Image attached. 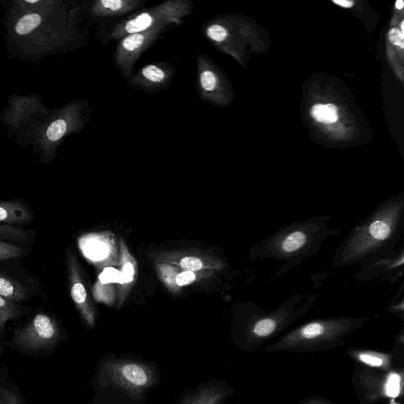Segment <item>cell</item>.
<instances>
[{"label":"cell","mask_w":404,"mask_h":404,"mask_svg":"<svg viewBox=\"0 0 404 404\" xmlns=\"http://www.w3.org/2000/svg\"><path fill=\"white\" fill-rule=\"evenodd\" d=\"M404 23L403 22L401 24V32L404 35Z\"/></svg>","instance_id":"obj_36"},{"label":"cell","mask_w":404,"mask_h":404,"mask_svg":"<svg viewBox=\"0 0 404 404\" xmlns=\"http://www.w3.org/2000/svg\"><path fill=\"white\" fill-rule=\"evenodd\" d=\"M41 23L38 14H30L21 19L16 25V32L19 35H26L32 32Z\"/></svg>","instance_id":"obj_21"},{"label":"cell","mask_w":404,"mask_h":404,"mask_svg":"<svg viewBox=\"0 0 404 404\" xmlns=\"http://www.w3.org/2000/svg\"><path fill=\"white\" fill-rule=\"evenodd\" d=\"M144 3L141 0H98L94 2L92 12L97 17H119L133 12Z\"/></svg>","instance_id":"obj_15"},{"label":"cell","mask_w":404,"mask_h":404,"mask_svg":"<svg viewBox=\"0 0 404 404\" xmlns=\"http://www.w3.org/2000/svg\"><path fill=\"white\" fill-rule=\"evenodd\" d=\"M403 38L404 35L396 28H393L390 30V34H388V39L392 42V43L396 46H400L402 49H403Z\"/></svg>","instance_id":"obj_30"},{"label":"cell","mask_w":404,"mask_h":404,"mask_svg":"<svg viewBox=\"0 0 404 404\" xmlns=\"http://www.w3.org/2000/svg\"><path fill=\"white\" fill-rule=\"evenodd\" d=\"M404 275V245L396 248L391 254L380 259L359 265V270L354 274L355 280L359 282L380 281L395 285Z\"/></svg>","instance_id":"obj_9"},{"label":"cell","mask_w":404,"mask_h":404,"mask_svg":"<svg viewBox=\"0 0 404 404\" xmlns=\"http://www.w3.org/2000/svg\"><path fill=\"white\" fill-rule=\"evenodd\" d=\"M67 130V123L64 119H58L52 123L47 130V137L51 141H56L64 137Z\"/></svg>","instance_id":"obj_24"},{"label":"cell","mask_w":404,"mask_h":404,"mask_svg":"<svg viewBox=\"0 0 404 404\" xmlns=\"http://www.w3.org/2000/svg\"><path fill=\"white\" fill-rule=\"evenodd\" d=\"M404 233V193L384 199L335 250V269L363 265L392 253Z\"/></svg>","instance_id":"obj_1"},{"label":"cell","mask_w":404,"mask_h":404,"mask_svg":"<svg viewBox=\"0 0 404 404\" xmlns=\"http://www.w3.org/2000/svg\"><path fill=\"white\" fill-rule=\"evenodd\" d=\"M26 2H27L28 3H38V0H35V1H29V0H26Z\"/></svg>","instance_id":"obj_37"},{"label":"cell","mask_w":404,"mask_h":404,"mask_svg":"<svg viewBox=\"0 0 404 404\" xmlns=\"http://www.w3.org/2000/svg\"><path fill=\"white\" fill-rule=\"evenodd\" d=\"M122 275L125 283L132 282L134 278V267L131 263H127L123 267Z\"/></svg>","instance_id":"obj_31"},{"label":"cell","mask_w":404,"mask_h":404,"mask_svg":"<svg viewBox=\"0 0 404 404\" xmlns=\"http://www.w3.org/2000/svg\"><path fill=\"white\" fill-rule=\"evenodd\" d=\"M298 404H334L324 397H311L305 399Z\"/></svg>","instance_id":"obj_32"},{"label":"cell","mask_w":404,"mask_h":404,"mask_svg":"<svg viewBox=\"0 0 404 404\" xmlns=\"http://www.w3.org/2000/svg\"><path fill=\"white\" fill-rule=\"evenodd\" d=\"M0 240L12 241L19 243H30L32 240L30 233L26 230L10 225L0 224Z\"/></svg>","instance_id":"obj_19"},{"label":"cell","mask_w":404,"mask_h":404,"mask_svg":"<svg viewBox=\"0 0 404 404\" xmlns=\"http://www.w3.org/2000/svg\"><path fill=\"white\" fill-rule=\"evenodd\" d=\"M34 220L33 211L23 202L0 201V224L25 226Z\"/></svg>","instance_id":"obj_13"},{"label":"cell","mask_w":404,"mask_h":404,"mask_svg":"<svg viewBox=\"0 0 404 404\" xmlns=\"http://www.w3.org/2000/svg\"><path fill=\"white\" fill-rule=\"evenodd\" d=\"M333 3L344 8H350L354 4L353 1H347V0H333Z\"/></svg>","instance_id":"obj_33"},{"label":"cell","mask_w":404,"mask_h":404,"mask_svg":"<svg viewBox=\"0 0 404 404\" xmlns=\"http://www.w3.org/2000/svg\"><path fill=\"white\" fill-rule=\"evenodd\" d=\"M169 26H162L137 34L124 36L115 52V62L125 80L133 76L134 66L144 52L150 48L160 36L171 29Z\"/></svg>","instance_id":"obj_8"},{"label":"cell","mask_w":404,"mask_h":404,"mask_svg":"<svg viewBox=\"0 0 404 404\" xmlns=\"http://www.w3.org/2000/svg\"><path fill=\"white\" fill-rule=\"evenodd\" d=\"M62 340L61 329L54 317L39 313L14 333L7 346L23 355L40 357L54 353Z\"/></svg>","instance_id":"obj_6"},{"label":"cell","mask_w":404,"mask_h":404,"mask_svg":"<svg viewBox=\"0 0 404 404\" xmlns=\"http://www.w3.org/2000/svg\"><path fill=\"white\" fill-rule=\"evenodd\" d=\"M71 295L73 300L78 306L83 305L86 301L87 293L86 288L80 281L73 280Z\"/></svg>","instance_id":"obj_25"},{"label":"cell","mask_w":404,"mask_h":404,"mask_svg":"<svg viewBox=\"0 0 404 404\" xmlns=\"http://www.w3.org/2000/svg\"><path fill=\"white\" fill-rule=\"evenodd\" d=\"M175 75V68L169 62H152L141 68L128 82L135 89L155 93L169 86Z\"/></svg>","instance_id":"obj_11"},{"label":"cell","mask_w":404,"mask_h":404,"mask_svg":"<svg viewBox=\"0 0 404 404\" xmlns=\"http://www.w3.org/2000/svg\"><path fill=\"white\" fill-rule=\"evenodd\" d=\"M386 311L393 314L400 318L402 322L404 319V282L401 283V285L395 296L392 298L390 306L386 309Z\"/></svg>","instance_id":"obj_22"},{"label":"cell","mask_w":404,"mask_h":404,"mask_svg":"<svg viewBox=\"0 0 404 404\" xmlns=\"http://www.w3.org/2000/svg\"><path fill=\"white\" fill-rule=\"evenodd\" d=\"M99 377L108 384L134 396L148 390L156 380L151 367L130 360L106 361L102 366Z\"/></svg>","instance_id":"obj_7"},{"label":"cell","mask_w":404,"mask_h":404,"mask_svg":"<svg viewBox=\"0 0 404 404\" xmlns=\"http://www.w3.org/2000/svg\"><path fill=\"white\" fill-rule=\"evenodd\" d=\"M369 320L367 317L313 319L285 332L265 350L307 354L343 347L346 338L364 327Z\"/></svg>","instance_id":"obj_4"},{"label":"cell","mask_w":404,"mask_h":404,"mask_svg":"<svg viewBox=\"0 0 404 404\" xmlns=\"http://www.w3.org/2000/svg\"><path fill=\"white\" fill-rule=\"evenodd\" d=\"M180 265L185 271H198L202 268V262L194 257H186L180 261Z\"/></svg>","instance_id":"obj_28"},{"label":"cell","mask_w":404,"mask_h":404,"mask_svg":"<svg viewBox=\"0 0 404 404\" xmlns=\"http://www.w3.org/2000/svg\"><path fill=\"white\" fill-rule=\"evenodd\" d=\"M347 355L355 363L360 366L368 367L381 371H391L392 368V355L375 350L350 348Z\"/></svg>","instance_id":"obj_14"},{"label":"cell","mask_w":404,"mask_h":404,"mask_svg":"<svg viewBox=\"0 0 404 404\" xmlns=\"http://www.w3.org/2000/svg\"><path fill=\"white\" fill-rule=\"evenodd\" d=\"M0 404H7L6 401H5L4 396L3 395L1 388H0Z\"/></svg>","instance_id":"obj_35"},{"label":"cell","mask_w":404,"mask_h":404,"mask_svg":"<svg viewBox=\"0 0 404 404\" xmlns=\"http://www.w3.org/2000/svg\"><path fill=\"white\" fill-rule=\"evenodd\" d=\"M0 296L14 302H23L28 298V292L19 281L0 274Z\"/></svg>","instance_id":"obj_18"},{"label":"cell","mask_w":404,"mask_h":404,"mask_svg":"<svg viewBox=\"0 0 404 404\" xmlns=\"http://www.w3.org/2000/svg\"><path fill=\"white\" fill-rule=\"evenodd\" d=\"M23 314V309L16 302L0 296V356H2L7 344L4 342L8 325Z\"/></svg>","instance_id":"obj_17"},{"label":"cell","mask_w":404,"mask_h":404,"mask_svg":"<svg viewBox=\"0 0 404 404\" xmlns=\"http://www.w3.org/2000/svg\"><path fill=\"white\" fill-rule=\"evenodd\" d=\"M311 115L316 121L322 123L331 124L338 120L337 108L330 104H316L311 109Z\"/></svg>","instance_id":"obj_20"},{"label":"cell","mask_w":404,"mask_h":404,"mask_svg":"<svg viewBox=\"0 0 404 404\" xmlns=\"http://www.w3.org/2000/svg\"><path fill=\"white\" fill-rule=\"evenodd\" d=\"M198 91L202 101L219 104L223 102V81L213 62L206 54L197 57Z\"/></svg>","instance_id":"obj_12"},{"label":"cell","mask_w":404,"mask_h":404,"mask_svg":"<svg viewBox=\"0 0 404 404\" xmlns=\"http://www.w3.org/2000/svg\"><path fill=\"white\" fill-rule=\"evenodd\" d=\"M233 390L227 385H212L202 387L180 404H223Z\"/></svg>","instance_id":"obj_16"},{"label":"cell","mask_w":404,"mask_h":404,"mask_svg":"<svg viewBox=\"0 0 404 404\" xmlns=\"http://www.w3.org/2000/svg\"><path fill=\"white\" fill-rule=\"evenodd\" d=\"M195 280V274L191 271L181 272L176 276V282L178 286L182 287L189 285Z\"/></svg>","instance_id":"obj_29"},{"label":"cell","mask_w":404,"mask_h":404,"mask_svg":"<svg viewBox=\"0 0 404 404\" xmlns=\"http://www.w3.org/2000/svg\"><path fill=\"white\" fill-rule=\"evenodd\" d=\"M318 299V294H311L301 304L303 294L297 293L271 311H265L254 302L244 303L240 309L243 347L255 351L270 341L280 337L298 320L306 316Z\"/></svg>","instance_id":"obj_3"},{"label":"cell","mask_w":404,"mask_h":404,"mask_svg":"<svg viewBox=\"0 0 404 404\" xmlns=\"http://www.w3.org/2000/svg\"><path fill=\"white\" fill-rule=\"evenodd\" d=\"M404 6V3L402 1V0H398V1H396V8L398 10H402Z\"/></svg>","instance_id":"obj_34"},{"label":"cell","mask_w":404,"mask_h":404,"mask_svg":"<svg viewBox=\"0 0 404 404\" xmlns=\"http://www.w3.org/2000/svg\"><path fill=\"white\" fill-rule=\"evenodd\" d=\"M332 219V217L317 216L288 224L253 245L250 259L281 262L280 269L272 277L276 280L304 260L316 256L325 241L340 234V228L330 225Z\"/></svg>","instance_id":"obj_2"},{"label":"cell","mask_w":404,"mask_h":404,"mask_svg":"<svg viewBox=\"0 0 404 404\" xmlns=\"http://www.w3.org/2000/svg\"><path fill=\"white\" fill-rule=\"evenodd\" d=\"M1 391L7 404H25L23 397L12 388L3 387L1 388Z\"/></svg>","instance_id":"obj_26"},{"label":"cell","mask_w":404,"mask_h":404,"mask_svg":"<svg viewBox=\"0 0 404 404\" xmlns=\"http://www.w3.org/2000/svg\"><path fill=\"white\" fill-rule=\"evenodd\" d=\"M25 250L21 246L0 240V261L21 258Z\"/></svg>","instance_id":"obj_23"},{"label":"cell","mask_w":404,"mask_h":404,"mask_svg":"<svg viewBox=\"0 0 404 404\" xmlns=\"http://www.w3.org/2000/svg\"><path fill=\"white\" fill-rule=\"evenodd\" d=\"M193 10V3L188 0H167L122 21L112 29L109 38L122 39L130 34L145 32L162 26L173 28L182 25L183 20L191 15Z\"/></svg>","instance_id":"obj_5"},{"label":"cell","mask_w":404,"mask_h":404,"mask_svg":"<svg viewBox=\"0 0 404 404\" xmlns=\"http://www.w3.org/2000/svg\"><path fill=\"white\" fill-rule=\"evenodd\" d=\"M120 278V272L114 269V268H107L99 276V281L104 285L109 283H119Z\"/></svg>","instance_id":"obj_27"},{"label":"cell","mask_w":404,"mask_h":404,"mask_svg":"<svg viewBox=\"0 0 404 404\" xmlns=\"http://www.w3.org/2000/svg\"><path fill=\"white\" fill-rule=\"evenodd\" d=\"M353 383L357 396L361 403L375 404L388 397V372L357 366Z\"/></svg>","instance_id":"obj_10"}]
</instances>
